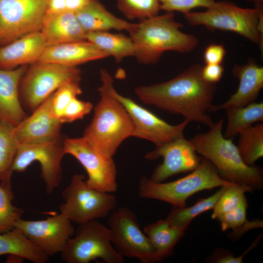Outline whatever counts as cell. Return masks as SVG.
Here are the masks:
<instances>
[{
    "label": "cell",
    "mask_w": 263,
    "mask_h": 263,
    "mask_svg": "<svg viewBox=\"0 0 263 263\" xmlns=\"http://www.w3.org/2000/svg\"><path fill=\"white\" fill-rule=\"evenodd\" d=\"M202 68L193 64L168 81L139 86L134 93L145 104L209 127L214 122L207 113L213 105L217 86L203 78Z\"/></svg>",
    "instance_id": "cell-1"
},
{
    "label": "cell",
    "mask_w": 263,
    "mask_h": 263,
    "mask_svg": "<svg viewBox=\"0 0 263 263\" xmlns=\"http://www.w3.org/2000/svg\"><path fill=\"white\" fill-rule=\"evenodd\" d=\"M100 99L83 136L105 154L113 157L122 143L133 136L134 126L129 113L115 95L113 80L105 69L100 70Z\"/></svg>",
    "instance_id": "cell-2"
},
{
    "label": "cell",
    "mask_w": 263,
    "mask_h": 263,
    "mask_svg": "<svg viewBox=\"0 0 263 263\" xmlns=\"http://www.w3.org/2000/svg\"><path fill=\"white\" fill-rule=\"evenodd\" d=\"M224 120L209 127L208 132L189 139L196 152L209 161L220 176L232 183L253 190L263 188V172L261 167L249 166L243 161L232 139L224 136Z\"/></svg>",
    "instance_id": "cell-3"
},
{
    "label": "cell",
    "mask_w": 263,
    "mask_h": 263,
    "mask_svg": "<svg viewBox=\"0 0 263 263\" xmlns=\"http://www.w3.org/2000/svg\"><path fill=\"white\" fill-rule=\"evenodd\" d=\"M183 26L169 12L140 20L136 29L130 33L135 46L134 57L140 63L149 65L157 62L166 51H192L199 40L193 35L183 32L180 30Z\"/></svg>",
    "instance_id": "cell-4"
},
{
    "label": "cell",
    "mask_w": 263,
    "mask_h": 263,
    "mask_svg": "<svg viewBox=\"0 0 263 263\" xmlns=\"http://www.w3.org/2000/svg\"><path fill=\"white\" fill-rule=\"evenodd\" d=\"M184 17L190 25L234 32L263 49V6L244 8L230 1H215L205 11H190Z\"/></svg>",
    "instance_id": "cell-5"
},
{
    "label": "cell",
    "mask_w": 263,
    "mask_h": 263,
    "mask_svg": "<svg viewBox=\"0 0 263 263\" xmlns=\"http://www.w3.org/2000/svg\"><path fill=\"white\" fill-rule=\"evenodd\" d=\"M232 184L223 179L213 165L201 156L195 169L176 180L155 182L150 178L142 177L139 181L138 192L141 198L158 200L172 207H183L186 206L188 199L198 192Z\"/></svg>",
    "instance_id": "cell-6"
},
{
    "label": "cell",
    "mask_w": 263,
    "mask_h": 263,
    "mask_svg": "<svg viewBox=\"0 0 263 263\" xmlns=\"http://www.w3.org/2000/svg\"><path fill=\"white\" fill-rule=\"evenodd\" d=\"M80 80L81 71L77 67L37 61L27 68L21 78V105L24 110L32 112L61 86Z\"/></svg>",
    "instance_id": "cell-7"
},
{
    "label": "cell",
    "mask_w": 263,
    "mask_h": 263,
    "mask_svg": "<svg viewBox=\"0 0 263 263\" xmlns=\"http://www.w3.org/2000/svg\"><path fill=\"white\" fill-rule=\"evenodd\" d=\"M64 202L60 213L78 225L108 217L116 207L117 198L113 193L89 187L82 174H75L62 193Z\"/></svg>",
    "instance_id": "cell-8"
},
{
    "label": "cell",
    "mask_w": 263,
    "mask_h": 263,
    "mask_svg": "<svg viewBox=\"0 0 263 263\" xmlns=\"http://www.w3.org/2000/svg\"><path fill=\"white\" fill-rule=\"evenodd\" d=\"M74 233L60 253L64 262L89 263L100 259L106 263L124 262L111 243L108 227L97 220L79 225Z\"/></svg>",
    "instance_id": "cell-9"
},
{
    "label": "cell",
    "mask_w": 263,
    "mask_h": 263,
    "mask_svg": "<svg viewBox=\"0 0 263 263\" xmlns=\"http://www.w3.org/2000/svg\"><path fill=\"white\" fill-rule=\"evenodd\" d=\"M108 227L111 243L123 257L135 258L142 263L163 261L142 231L135 213L130 208H115L108 216Z\"/></svg>",
    "instance_id": "cell-10"
},
{
    "label": "cell",
    "mask_w": 263,
    "mask_h": 263,
    "mask_svg": "<svg viewBox=\"0 0 263 263\" xmlns=\"http://www.w3.org/2000/svg\"><path fill=\"white\" fill-rule=\"evenodd\" d=\"M63 140L61 138L50 141L19 143L12 166L13 172H24L33 162H38L46 191L51 194L58 187L62 179L61 163L66 154Z\"/></svg>",
    "instance_id": "cell-11"
},
{
    "label": "cell",
    "mask_w": 263,
    "mask_h": 263,
    "mask_svg": "<svg viewBox=\"0 0 263 263\" xmlns=\"http://www.w3.org/2000/svg\"><path fill=\"white\" fill-rule=\"evenodd\" d=\"M63 146L66 154L74 156L86 170V182L89 187L102 192L116 191V168L112 156L104 153L83 136L64 139Z\"/></svg>",
    "instance_id": "cell-12"
},
{
    "label": "cell",
    "mask_w": 263,
    "mask_h": 263,
    "mask_svg": "<svg viewBox=\"0 0 263 263\" xmlns=\"http://www.w3.org/2000/svg\"><path fill=\"white\" fill-rule=\"evenodd\" d=\"M49 0H0V47L40 32Z\"/></svg>",
    "instance_id": "cell-13"
},
{
    "label": "cell",
    "mask_w": 263,
    "mask_h": 263,
    "mask_svg": "<svg viewBox=\"0 0 263 263\" xmlns=\"http://www.w3.org/2000/svg\"><path fill=\"white\" fill-rule=\"evenodd\" d=\"M15 228L48 257L60 253L75 233L72 222L61 213L41 220L21 218Z\"/></svg>",
    "instance_id": "cell-14"
},
{
    "label": "cell",
    "mask_w": 263,
    "mask_h": 263,
    "mask_svg": "<svg viewBox=\"0 0 263 263\" xmlns=\"http://www.w3.org/2000/svg\"><path fill=\"white\" fill-rule=\"evenodd\" d=\"M145 157L150 160L163 158V162L155 168L150 178L155 182H163L178 174L191 171L197 167L201 159L184 136L155 146Z\"/></svg>",
    "instance_id": "cell-15"
},
{
    "label": "cell",
    "mask_w": 263,
    "mask_h": 263,
    "mask_svg": "<svg viewBox=\"0 0 263 263\" xmlns=\"http://www.w3.org/2000/svg\"><path fill=\"white\" fill-rule=\"evenodd\" d=\"M115 95L132 118L134 126L133 136L150 141L157 146L184 136V131L190 123L188 120L171 125L132 99L117 92Z\"/></svg>",
    "instance_id": "cell-16"
},
{
    "label": "cell",
    "mask_w": 263,
    "mask_h": 263,
    "mask_svg": "<svg viewBox=\"0 0 263 263\" xmlns=\"http://www.w3.org/2000/svg\"><path fill=\"white\" fill-rule=\"evenodd\" d=\"M52 96L15 127V134L19 144L50 141L62 138V124L54 114Z\"/></svg>",
    "instance_id": "cell-17"
},
{
    "label": "cell",
    "mask_w": 263,
    "mask_h": 263,
    "mask_svg": "<svg viewBox=\"0 0 263 263\" xmlns=\"http://www.w3.org/2000/svg\"><path fill=\"white\" fill-rule=\"evenodd\" d=\"M232 74L238 79L239 85L236 92L225 102L213 105L209 112H215L228 107H241L254 102L263 88V67L253 60L246 64H235Z\"/></svg>",
    "instance_id": "cell-18"
},
{
    "label": "cell",
    "mask_w": 263,
    "mask_h": 263,
    "mask_svg": "<svg viewBox=\"0 0 263 263\" xmlns=\"http://www.w3.org/2000/svg\"><path fill=\"white\" fill-rule=\"evenodd\" d=\"M46 47L40 32L29 34L0 47V69L12 70L38 61Z\"/></svg>",
    "instance_id": "cell-19"
},
{
    "label": "cell",
    "mask_w": 263,
    "mask_h": 263,
    "mask_svg": "<svg viewBox=\"0 0 263 263\" xmlns=\"http://www.w3.org/2000/svg\"><path fill=\"white\" fill-rule=\"evenodd\" d=\"M27 68L23 65L12 70L0 69V119L15 126L27 116L20 102L19 86Z\"/></svg>",
    "instance_id": "cell-20"
},
{
    "label": "cell",
    "mask_w": 263,
    "mask_h": 263,
    "mask_svg": "<svg viewBox=\"0 0 263 263\" xmlns=\"http://www.w3.org/2000/svg\"><path fill=\"white\" fill-rule=\"evenodd\" d=\"M107 57H109L107 54L93 42L86 39L48 46L39 61L77 67L88 62Z\"/></svg>",
    "instance_id": "cell-21"
},
{
    "label": "cell",
    "mask_w": 263,
    "mask_h": 263,
    "mask_svg": "<svg viewBox=\"0 0 263 263\" xmlns=\"http://www.w3.org/2000/svg\"><path fill=\"white\" fill-rule=\"evenodd\" d=\"M40 32L47 47L86 39L75 13L68 11L46 14Z\"/></svg>",
    "instance_id": "cell-22"
},
{
    "label": "cell",
    "mask_w": 263,
    "mask_h": 263,
    "mask_svg": "<svg viewBox=\"0 0 263 263\" xmlns=\"http://www.w3.org/2000/svg\"><path fill=\"white\" fill-rule=\"evenodd\" d=\"M84 31L87 33L108 31L110 30L134 31L138 23L120 19L110 12L98 0H91L82 9L75 13Z\"/></svg>",
    "instance_id": "cell-23"
},
{
    "label": "cell",
    "mask_w": 263,
    "mask_h": 263,
    "mask_svg": "<svg viewBox=\"0 0 263 263\" xmlns=\"http://www.w3.org/2000/svg\"><path fill=\"white\" fill-rule=\"evenodd\" d=\"M187 229L175 225L165 219L146 225L144 232L163 260L171 256L175 245L184 236Z\"/></svg>",
    "instance_id": "cell-24"
},
{
    "label": "cell",
    "mask_w": 263,
    "mask_h": 263,
    "mask_svg": "<svg viewBox=\"0 0 263 263\" xmlns=\"http://www.w3.org/2000/svg\"><path fill=\"white\" fill-rule=\"evenodd\" d=\"M4 255H17L34 263H45L49 258L16 228L0 233V256Z\"/></svg>",
    "instance_id": "cell-25"
},
{
    "label": "cell",
    "mask_w": 263,
    "mask_h": 263,
    "mask_svg": "<svg viewBox=\"0 0 263 263\" xmlns=\"http://www.w3.org/2000/svg\"><path fill=\"white\" fill-rule=\"evenodd\" d=\"M86 39L93 42L109 56L118 62L129 56H134L135 49L130 37L108 31L87 33Z\"/></svg>",
    "instance_id": "cell-26"
},
{
    "label": "cell",
    "mask_w": 263,
    "mask_h": 263,
    "mask_svg": "<svg viewBox=\"0 0 263 263\" xmlns=\"http://www.w3.org/2000/svg\"><path fill=\"white\" fill-rule=\"evenodd\" d=\"M227 124L224 136L232 139L252 124L263 120V102H252L241 107H231L225 109Z\"/></svg>",
    "instance_id": "cell-27"
},
{
    "label": "cell",
    "mask_w": 263,
    "mask_h": 263,
    "mask_svg": "<svg viewBox=\"0 0 263 263\" xmlns=\"http://www.w3.org/2000/svg\"><path fill=\"white\" fill-rule=\"evenodd\" d=\"M15 127L0 119V184L8 187H12V166L19 145Z\"/></svg>",
    "instance_id": "cell-28"
},
{
    "label": "cell",
    "mask_w": 263,
    "mask_h": 263,
    "mask_svg": "<svg viewBox=\"0 0 263 263\" xmlns=\"http://www.w3.org/2000/svg\"><path fill=\"white\" fill-rule=\"evenodd\" d=\"M227 186H228L221 187L219 189L212 195L200 199L190 207H173L166 219L175 225L187 228L192 220L197 216L206 211L213 209Z\"/></svg>",
    "instance_id": "cell-29"
},
{
    "label": "cell",
    "mask_w": 263,
    "mask_h": 263,
    "mask_svg": "<svg viewBox=\"0 0 263 263\" xmlns=\"http://www.w3.org/2000/svg\"><path fill=\"white\" fill-rule=\"evenodd\" d=\"M237 148L244 163L254 165L263 156V124L251 125L238 134Z\"/></svg>",
    "instance_id": "cell-30"
},
{
    "label": "cell",
    "mask_w": 263,
    "mask_h": 263,
    "mask_svg": "<svg viewBox=\"0 0 263 263\" xmlns=\"http://www.w3.org/2000/svg\"><path fill=\"white\" fill-rule=\"evenodd\" d=\"M14 198L12 188L0 184V233L14 229L22 218L23 210L13 205Z\"/></svg>",
    "instance_id": "cell-31"
},
{
    "label": "cell",
    "mask_w": 263,
    "mask_h": 263,
    "mask_svg": "<svg viewBox=\"0 0 263 263\" xmlns=\"http://www.w3.org/2000/svg\"><path fill=\"white\" fill-rule=\"evenodd\" d=\"M119 10L130 20H144L158 15L159 0H117Z\"/></svg>",
    "instance_id": "cell-32"
},
{
    "label": "cell",
    "mask_w": 263,
    "mask_h": 263,
    "mask_svg": "<svg viewBox=\"0 0 263 263\" xmlns=\"http://www.w3.org/2000/svg\"><path fill=\"white\" fill-rule=\"evenodd\" d=\"M253 191L251 188L237 184H232L226 187L213 208L212 219L236 208L245 196V193Z\"/></svg>",
    "instance_id": "cell-33"
},
{
    "label": "cell",
    "mask_w": 263,
    "mask_h": 263,
    "mask_svg": "<svg viewBox=\"0 0 263 263\" xmlns=\"http://www.w3.org/2000/svg\"><path fill=\"white\" fill-rule=\"evenodd\" d=\"M81 93L80 82L72 81L61 86L52 94V110L58 120L69 103Z\"/></svg>",
    "instance_id": "cell-34"
},
{
    "label": "cell",
    "mask_w": 263,
    "mask_h": 263,
    "mask_svg": "<svg viewBox=\"0 0 263 263\" xmlns=\"http://www.w3.org/2000/svg\"><path fill=\"white\" fill-rule=\"evenodd\" d=\"M247 200L244 196L236 208L219 217L217 220L220 223L222 230H235L244 225L247 221Z\"/></svg>",
    "instance_id": "cell-35"
},
{
    "label": "cell",
    "mask_w": 263,
    "mask_h": 263,
    "mask_svg": "<svg viewBox=\"0 0 263 263\" xmlns=\"http://www.w3.org/2000/svg\"><path fill=\"white\" fill-rule=\"evenodd\" d=\"M161 10L167 12H180L184 14L197 7L207 8L215 0H159Z\"/></svg>",
    "instance_id": "cell-36"
},
{
    "label": "cell",
    "mask_w": 263,
    "mask_h": 263,
    "mask_svg": "<svg viewBox=\"0 0 263 263\" xmlns=\"http://www.w3.org/2000/svg\"><path fill=\"white\" fill-rule=\"evenodd\" d=\"M93 108V106L91 102L75 97L65 108L58 120L63 124L81 119L89 114Z\"/></svg>",
    "instance_id": "cell-37"
},
{
    "label": "cell",
    "mask_w": 263,
    "mask_h": 263,
    "mask_svg": "<svg viewBox=\"0 0 263 263\" xmlns=\"http://www.w3.org/2000/svg\"><path fill=\"white\" fill-rule=\"evenodd\" d=\"M259 239L252 243L246 251L239 256L236 257L230 251L225 249H218L214 251L207 260L209 262L215 263H241L245 255L257 245Z\"/></svg>",
    "instance_id": "cell-38"
},
{
    "label": "cell",
    "mask_w": 263,
    "mask_h": 263,
    "mask_svg": "<svg viewBox=\"0 0 263 263\" xmlns=\"http://www.w3.org/2000/svg\"><path fill=\"white\" fill-rule=\"evenodd\" d=\"M226 55L223 44L212 43L205 48L203 58L206 64H222Z\"/></svg>",
    "instance_id": "cell-39"
},
{
    "label": "cell",
    "mask_w": 263,
    "mask_h": 263,
    "mask_svg": "<svg viewBox=\"0 0 263 263\" xmlns=\"http://www.w3.org/2000/svg\"><path fill=\"white\" fill-rule=\"evenodd\" d=\"M224 68L222 64H206L202 68V75L207 82L216 84L223 76Z\"/></svg>",
    "instance_id": "cell-40"
},
{
    "label": "cell",
    "mask_w": 263,
    "mask_h": 263,
    "mask_svg": "<svg viewBox=\"0 0 263 263\" xmlns=\"http://www.w3.org/2000/svg\"><path fill=\"white\" fill-rule=\"evenodd\" d=\"M262 228V220H256L252 222L247 221L244 225L239 228L232 230L229 234V237L232 239H238L247 231L255 228Z\"/></svg>",
    "instance_id": "cell-41"
},
{
    "label": "cell",
    "mask_w": 263,
    "mask_h": 263,
    "mask_svg": "<svg viewBox=\"0 0 263 263\" xmlns=\"http://www.w3.org/2000/svg\"><path fill=\"white\" fill-rule=\"evenodd\" d=\"M66 0H49L46 14H53L66 11Z\"/></svg>",
    "instance_id": "cell-42"
},
{
    "label": "cell",
    "mask_w": 263,
    "mask_h": 263,
    "mask_svg": "<svg viewBox=\"0 0 263 263\" xmlns=\"http://www.w3.org/2000/svg\"><path fill=\"white\" fill-rule=\"evenodd\" d=\"M91 0H66V11L76 13L85 7Z\"/></svg>",
    "instance_id": "cell-43"
},
{
    "label": "cell",
    "mask_w": 263,
    "mask_h": 263,
    "mask_svg": "<svg viewBox=\"0 0 263 263\" xmlns=\"http://www.w3.org/2000/svg\"><path fill=\"white\" fill-rule=\"evenodd\" d=\"M24 259L17 255H8L7 262L8 263H19L23 261Z\"/></svg>",
    "instance_id": "cell-44"
},
{
    "label": "cell",
    "mask_w": 263,
    "mask_h": 263,
    "mask_svg": "<svg viewBox=\"0 0 263 263\" xmlns=\"http://www.w3.org/2000/svg\"><path fill=\"white\" fill-rule=\"evenodd\" d=\"M253 3L255 7L263 6V0H246Z\"/></svg>",
    "instance_id": "cell-45"
}]
</instances>
